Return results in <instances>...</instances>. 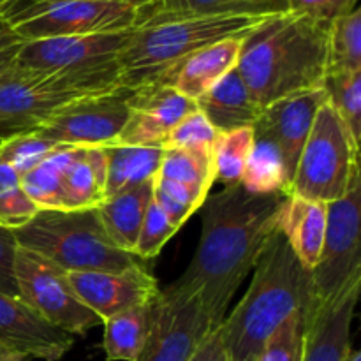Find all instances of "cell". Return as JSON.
Segmentation results:
<instances>
[{
    "instance_id": "1",
    "label": "cell",
    "mask_w": 361,
    "mask_h": 361,
    "mask_svg": "<svg viewBox=\"0 0 361 361\" xmlns=\"http://www.w3.org/2000/svg\"><path fill=\"white\" fill-rule=\"evenodd\" d=\"M286 197L282 192H250L238 183L208 194L201 204L200 245L171 286L197 296L215 328L277 231Z\"/></svg>"
},
{
    "instance_id": "2",
    "label": "cell",
    "mask_w": 361,
    "mask_h": 361,
    "mask_svg": "<svg viewBox=\"0 0 361 361\" xmlns=\"http://www.w3.org/2000/svg\"><path fill=\"white\" fill-rule=\"evenodd\" d=\"M330 25L284 13L243 39L236 71L261 108L324 87Z\"/></svg>"
},
{
    "instance_id": "3",
    "label": "cell",
    "mask_w": 361,
    "mask_h": 361,
    "mask_svg": "<svg viewBox=\"0 0 361 361\" xmlns=\"http://www.w3.org/2000/svg\"><path fill=\"white\" fill-rule=\"evenodd\" d=\"M245 296L221 323L228 361H256L286 319L312 303V279L282 233L264 245Z\"/></svg>"
},
{
    "instance_id": "4",
    "label": "cell",
    "mask_w": 361,
    "mask_h": 361,
    "mask_svg": "<svg viewBox=\"0 0 361 361\" xmlns=\"http://www.w3.org/2000/svg\"><path fill=\"white\" fill-rule=\"evenodd\" d=\"M277 16V14H275ZM271 16H190L145 23L118 56L122 87L168 83L176 67L224 39H243Z\"/></svg>"
},
{
    "instance_id": "5",
    "label": "cell",
    "mask_w": 361,
    "mask_h": 361,
    "mask_svg": "<svg viewBox=\"0 0 361 361\" xmlns=\"http://www.w3.org/2000/svg\"><path fill=\"white\" fill-rule=\"evenodd\" d=\"M118 88V60L80 69H41L16 62L0 76V130L9 137L37 129L62 109Z\"/></svg>"
},
{
    "instance_id": "6",
    "label": "cell",
    "mask_w": 361,
    "mask_h": 361,
    "mask_svg": "<svg viewBox=\"0 0 361 361\" xmlns=\"http://www.w3.org/2000/svg\"><path fill=\"white\" fill-rule=\"evenodd\" d=\"M18 247L37 252L66 271H122L141 263L111 243L95 210H39L16 229Z\"/></svg>"
},
{
    "instance_id": "7",
    "label": "cell",
    "mask_w": 361,
    "mask_h": 361,
    "mask_svg": "<svg viewBox=\"0 0 361 361\" xmlns=\"http://www.w3.org/2000/svg\"><path fill=\"white\" fill-rule=\"evenodd\" d=\"M360 145L334 106L323 102L300 154L289 194L319 203L342 200L360 173Z\"/></svg>"
},
{
    "instance_id": "8",
    "label": "cell",
    "mask_w": 361,
    "mask_h": 361,
    "mask_svg": "<svg viewBox=\"0 0 361 361\" xmlns=\"http://www.w3.org/2000/svg\"><path fill=\"white\" fill-rule=\"evenodd\" d=\"M150 7L88 0H60L23 7L9 14H2L0 18L23 41H37L133 30L143 25Z\"/></svg>"
},
{
    "instance_id": "9",
    "label": "cell",
    "mask_w": 361,
    "mask_h": 361,
    "mask_svg": "<svg viewBox=\"0 0 361 361\" xmlns=\"http://www.w3.org/2000/svg\"><path fill=\"white\" fill-rule=\"evenodd\" d=\"M361 176L342 200L326 204V231L319 261L310 271L312 303L323 305L338 298L361 281Z\"/></svg>"
},
{
    "instance_id": "10",
    "label": "cell",
    "mask_w": 361,
    "mask_h": 361,
    "mask_svg": "<svg viewBox=\"0 0 361 361\" xmlns=\"http://www.w3.org/2000/svg\"><path fill=\"white\" fill-rule=\"evenodd\" d=\"M14 282L18 298L42 319L71 335H87L102 321L78 298L67 271L32 250L16 247Z\"/></svg>"
},
{
    "instance_id": "11",
    "label": "cell",
    "mask_w": 361,
    "mask_h": 361,
    "mask_svg": "<svg viewBox=\"0 0 361 361\" xmlns=\"http://www.w3.org/2000/svg\"><path fill=\"white\" fill-rule=\"evenodd\" d=\"M214 328L197 296L169 284L152 302L147 342L136 361H190Z\"/></svg>"
},
{
    "instance_id": "12",
    "label": "cell",
    "mask_w": 361,
    "mask_h": 361,
    "mask_svg": "<svg viewBox=\"0 0 361 361\" xmlns=\"http://www.w3.org/2000/svg\"><path fill=\"white\" fill-rule=\"evenodd\" d=\"M130 92V88L122 87L109 94L76 102L46 120L35 130L59 145L111 147L126 126Z\"/></svg>"
},
{
    "instance_id": "13",
    "label": "cell",
    "mask_w": 361,
    "mask_h": 361,
    "mask_svg": "<svg viewBox=\"0 0 361 361\" xmlns=\"http://www.w3.org/2000/svg\"><path fill=\"white\" fill-rule=\"evenodd\" d=\"M78 298L104 323L136 307L150 305L161 293L155 275L136 263L122 271H67Z\"/></svg>"
},
{
    "instance_id": "14",
    "label": "cell",
    "mask_w": 361,
    "mask_h": 361,
    "mask_svg": "<svg viewBox=\"0 0 361 361\" xmlns=\"http://www.w3.org/2000/svg\"><path fill=\"white\" fill-rule=\"evenodd\" d=\"M127 109L126 126L113 145L162 148L169 130L183 116L196 111L197 104L171 85L155 83L134 88L127 99Z\"/></svg>"
},
{
    "instance_id": "15",
    "label": "cell",
    "mask_w": 361,
    "mask_h": 361,
    "mask_svg": "<svg viewBox=\"0 0 361 361\" xmlns=\"http://www.w3.org/2000/svg\"><path fill=\"white\" fill-rule=\"evenodd\" d=\"M134 30L25 41L18 63L41 69H80L116 62Z\"/></svg>"
},
{
    "instance_id": "16",
    "label": "cell",
    "mask_w": 361,
    "mask_h": 361,
    "mask_svg": "<svg viewBox=\"0 0 361 361\" xmlns=\"http://www.w3.org/2000/svg\"><path fill=\"white\" fill-rule=\"evenodd\" d=\"M74 335L53 326L18 296L0 291V348L42 361L62 360Z\"/></svg>"
},
{
    "instance_id": "17",
    "label": "cell",
    "mask_w": 361,
    "mask_h": 361,
    "mask_svg": "<svg viewBox=\"0 0 361 361\" xmlns=\"http://www.w3.org/2000/svg\"><path fill=\"white\" fill-rule=\"evenodd\" d=\"M360 291L361 281L331 302L323 305L310 303L305 312V335L300 361H348L353 351L351 324Z\"/></svg>"
},
{
    "instance_id": "18",
    "label": "cell",
    "mask_w": 361,
    "mask_h": 361,
    "mask_svg": "<svg viewBox=\"0 0 361 361\" xmlns=\"http://www.w3.org/2000/svg\"><path fill=\"white\" fill-rule=\"evenodd\" d=\"M323 102H326L324 88L302 92V94L289 95L267 106L257 118V122L274 136L275 143L281 148L286 169H288L289 187H291L303 145L309 137L316 113Z\"/></svg>"
},
{
    "instance_id": "19",
    "label": "cell",
    "mask_w": 361,
    "mask_h": 361,
    "mask_svg": "<svg viewBox=\"0 0 361 361\" xmlns=\"http://www.w3.org/2000/svg\"><path fill=\"white\" fill-rule=\"evenodd\" d=\"M277 229L303 267L312 271L319 261L326 231V203L289 194L281 208Z\"/></svg>"
},
{
    "instance_id": "20",
    "label": "cell",
    "mask_w": 361,
    "mask_h": 361,
    "mask_svg": "<svg viewBox=\"0 0 361 361\" xmlns=\"http://www.w3.org/2000/svg\"><path fill=\"white\" fill-rule=\"evenodd\" d=\"M196 104L219 134L254 127L263 113L236 69L229 71L207 94L201 95Z\"/></svg>"
},
{
    "instance_id": "21",
    "label": "cell",
    "mask_w": 361,
    "mask_h": 361,
    "mask_svg": "<svg viewBox=\"0 0 361 361\" xmlns=\"http://www.w3.org/2000/svg\"><path fill=\"white\" fill-rule=\"evenodd\" d=\"M243 39H224L196 51L176 67L169 76L168 85L185 97L197 101L229 71L236 69Z\"/></svg>"
},
{
    "instance_id": "22",
    "label": "cell",
    "mask_w": 361,
    "mask_h": 361,
    "mask_svg": "<svg viewBox=\"0 0 361 361\" xmlns=\"http://www.w3.org/2000/svg\"><path fill=\"white\" fill-rule=\"evenodd\" d=\"M108 157L104 148L74 147L63 169L66 210H95L106 201Z\"/></svg>"
},
{
    "instance_id": "23",
    "label": "cell",
    "mask_w": 361,
    "mask_h": 361,
    "mask_svg": "<svg viewBox=\"0 0 361 361\" xmlns=\"http://www.w3.org/2000/svg\"><path fill=\"white\" fill-rule=\"evenodd\" d=\"M152 200H154V180L141 183L118 196L108 197L97 208L102 228L113 245L134 254L141 222Z\"/></svg>"
},
{
    "instance_id": "24",
    "label": "cell",
    "mask_w": 361,
    "mask_h": 361,
    "mask_svg": "<svg viewBox=\"0 0 361 361\" xmlns=\"http://www.w3.org/2000/svg\"><path fill=\"white\" fill-rule=\"evenodd\" d=\"M288 13V0H157L145 23L190 16H275Z\"/></svg>"
},
{
    "instance_id": "25",
    "label": "cell",
    "mask_w": 361,
    "mask_h": 361,
    "mask_svg": "<svg viewBox=\"0 0 361 361\" xmlns=\"http://www.w3.org/2000/svg\"><path fill=\"white\" fill-rule=\"evenodd\" d=\"M252 129V150L247 159L245 171L240 183L250 192H282L289 196V176L281 148L275 143L274 136L259 122L254 123Z\"/></svg>"
},
{
    "instance_id": "26",
    "label": "cell",
    "mask_w": 361,
    "mask_h": 361,
    "mask_svg": "<svg viewBox=\"0 0 361 361\" xmlns=\"http://www.w3.org/2000/svg\"><path fill=\"white\" fill-rule=\"evenodd\" d=\"M108 157V182L106 196L113 197L127 192L145 182H152L161 168L164 150L157 147H106ZM106 197V200H108Z\"/></svg>"
},
{
    "instance_id": "27",
    "label": "cell",
    "mask_w": 361,
    "mask_h": 361,
    "mask_svg": "<svg viewBox=\"0 0 361 361\" xmlns=\"http://www.w3.org/2000/svg\"><path fill=\"white\" fill-rule=\"evenodd\" d=\"M150 305L136 307L109 317L104 323L102 349L108 361H136L147 342Z\"/></svg>"
},
{
    "instance_id": "28",
    "label": "cell",
    "mask_w": 361,
    "mask_h": 361,
    "mask_svg": "<svg viewBox=\"0 0 361 361\" xmlns=\"http://www.w3.org/2000/svg\"><path fill=\"white\" fill-rule=\"evenodd\" d=\"M73 150L74 147L60 145L44 161L20 176L21 187L39 210H66L62 180Z\"/></svg>"
},
{
    "instance_id": "29",
    "label": "cell",
    "mask_w": 361,
    "mask_h": 361,
    "mask_svg": "<svg viewBox=\"0 0 361 361\" xmlns=\"http://www.w3.org/2000/svg\"><path fill=\"white\" fill-rule=\"evenodd\" d=\"M157 176L200 190L208 196L215 183L214 150L204 148H173L164 150Z\"/></svg>"
},
{
    "instance_id": "30",
    "label": "cell",
    "mask_w": 361,
    "mask_h": 361,
    "mask_svg": "<svg viewBox=\"0 0 361 361\" xmlns=\"http://www.w3.org/2000/svg\"><path fill=\"white\" fill-rule=\"evenodd\" d=\"M361 69V9L338 16L330 25L328 74ZM326 74V76H328Z\"/></svg>"
},
{
    "instance_id": "31",
    "label": "cell",
    "mask_w": 361,
    "mask_h": 361,
    "mask_svg": "<svg viewBox=\"0 0 361 361\" xmlns=\"http://www.w3.org/2000/svg\"><path fill=\"white\" fill-rule=\"evenodd\" d=\"M252 143V127H242V129L219 134L214 147L215 182H222L224 187L238 185L242 182Z\"/></svg>"
},
{
    "instance_id": "32",
    "label": "cell",
    "mask_w": 361,
    "mask_h": 361,
    "mask_svg": "<svg viewBox=\"0 0 361 361\" xmlns=\"http://www.w3.org/2000/svg\"><path fill=\"white\" fill-rule=\"evenodd\" d=\"M326 99L360 145L361 137V69L328 74L324 80Z\"/></svg>"
},
{
    "instance_id": "33",
    "label": "cell",
    "mask_w": 361,
    "mask_h": 361,
    "mask_svg": "<svg viewBox=\"0 0 361 361\" xmlns=\"http://www.w3.org/2000/svg\"><path fill=\"white\" fill-rule=\"evenodd\" d=\"M39 208L27 196L20 175L0 161V228L16 231L37 215Z\"/></svg>"
},
{
    "instance_id": "34",
    "label": "cell",
    "mask_w": 361,
    "mask_h": 361,
    "mask_svg": "<svg viewBox=\"0 0 361 361\" xmlns=\"http://www.w3.org/2000/svg\"><path fill=\"white\" fill-rule=\"evenodd\" d=\"M56 147L60 145L39 130H25L6 137L0 143V161L9 164L21 176L44 161Z\"/></svg>"
},
{
    "instance_id": "35",
    "label": "cell",
    "mask_w": 361,
    "mask_h": 361,
    "mask_svg": "<svg viewBox=\"0 0 361 361\" xmlns=\"http://www.w3.org/2000/svg\"><path fill=\"white\" fill-rule=\"evenodd\" d=\"M204 200L207 196L192 187L161 176L154 178V201L176 229L182 228L190 215L200 210Z\"/></svg>"
},
{
    "instance_id": "36",
    "label": "cell",
    "mask_w": 361,
    "mask_h": 361,
    "mask_svg": "<svg viewBox=\"0 0 361 361\" xmlns=\"http://www.w3.org/2000/svg\"><path fill=\"white\" fill-rule=\"evenodd\" d=\"M305 312L298 310L277 328L267 341L256 361H300L302 360Z\"/></svg>"
},
{
    "instance_id": "37",
    "label": "cell",
    "mask_w": 361,
    "mask_h": 361,
    "mask_svg": "<svg viewBox=\"0 0 361 361\" xmlns=\"http://www.w3.org/2000/svg\"><path fill=\"white\" fill-rule=\"evenodd\" d=\"M176 231L178 229L169 222L164 212L152 200L147 208L143 222H141L140 235H137L136 247H134V256L140 261L154 259V257L161 254L162 247L173 238Z\"/></svg>"
},
{
    "instance_id": "38",
    "label": "cell",
    "mask_w": 361,
    "mask_h": 361,
    "mask_svg": "<svg viewBox=\"0 0 361 361\" xmlns=\"http://www.w3.org/2000/svg\"><path fill=\"white\" fill-rule=\"evenodd\" d=\"M219 133L212 127L207 116L196 109L190 115L183 116L166 136L162 143V150H173V148H204L214 150Z\"/></svg>"
},
{
    "instance_id": "39",
    "label": "cell",
    "mask_w": 361,
    "mask_h": 361,
    "mask_svg": "<svg viewBox=\"0 0 361 361\" xmlns=\"http://www.w3.org/2000/svg\"><path fill=\"white\" fill-rule=\"evenodd\" d=\"M358 0H288V13L331 23L356 9Z\"/></svg>"
},
{
    "instance_id": "40",
    "label": "cell",
    "mask_w": 361,
    "mask_h": 361,
    "mask_svg": "<svg viewBox=\"0 0 361 361\" xmlns=\"http://www.w3.org/2000/svg\"><path fill=\"white\" fill-rule=\"evenodd\" d=\"M16 238L9 229L0 228V291L11 296H18L16 282H14V252H16Z\"/></svg>"
},
{
    "instance_id": "41",
    "label": "cell",
    "mask_w": 361,
    "mask_h": 361,
    "mask_svg": "<svg viewBox=\"0 0 361 361\" xmlns=\"http://www.w3.org/2000/svg\"><path fill=\"white\" fill-rule=\"evenodd\" d=\"M25 41L0 18V76L14 66Z\"/></svg>"
},
{
    "instance_id": "42",
    "label": "cell",
    "mask_w": 361,
    "mask_h": 361,
    "mask_svg": "<svg viewBox=\"0 0 361 361\" xmlns=\"http://www.w3.org/2000/svg\"><path fill=\"white\" fill-rule=\"evenodd\" d=\"M190 361H228V353H226L224 341H222L221 326L214 328L203 344L197 348Z\"/></svg>"
},
{
    "instance_id": "43",
    "label": "cell",
    "mask_w": 361,
    "mask_h": 361,
    "mask_svg": "<svg viewBox=\"0 0 361 361\" xmlns=\"http://www.w3.org/2000/svg\"><path fill=\"white\" fill-rule=\"evenodd\" d=\"M48 2H60V0H9V2L0 9V16H2V14L13 13V11L23 9V7L37 6V4H48ZM88 2H115V4H127V6H134V7H150L154 6L157 0H88Z\"/></svg>"
},
{
    "instance_id": "44",
    "label": "cell",
    "mask_w": 361,
    "mask_h": 361,
    "mask_svg": "<svg viewBox=\"0 0 361 361\" xmlns=\"http://www.w3.org/2000/svg\"><path fill=\"white\" fill-rule=\"evenodd\" d=\"M30 360L32 358H28V356L25 355H20V353H14L6 348H0V361H30Z\"/></svg>"
},
{
    "instance_id": "45",
    "label": "cell",
    "mask_w": 361,
    "mask_h": 361,
    "mask_svg": "<svg viewBox=\"0 0 361 361\" xmlns=\"http://www.w3.org/2000/svg\"><path fill=\"white\" fill-rule=\"evenodd\" d=\"M348 361H361V355H360V351H356V349H353V351L349 353Z\"/></svg>"
},
{
    "instance_id": "46",
    "label": "cell",
    "mask_w": 361,
    "mask_h": 361,
    "mask_svg": "<svg viewBox=\"0 0 361 361\" xmlns=\"http://www.w3.org/2000/svg\"><path fill=\"white\" fill-rule=\"evenodd\" d=\"M7 2H9V0H0V9H2V7H4V6H6V4H7Z\"/></svg>"
},
{
    "instance_id": "47",
    "label": "cell",
    "mask_w": 361,
    "mask_h": 361,
    "mask_svg": "<svg viewBox=\"0 0 361 361\" xmlns=\"http://www.w3.org/2000/svg\"><path fill=\"white\" fill-rule=\"evenodd\" d=\"M6 140V137H4V134H2V130H0V143H2V141Z\"/></svg>"
}]
</instances>
